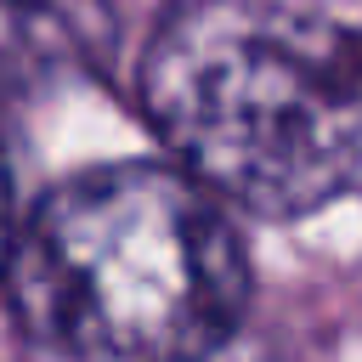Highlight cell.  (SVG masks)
Returning <instances> with one entry per match:
<instances>
[{
  "label": "cell",
  "instance_id": "7a4b0ae2",
  "mask_svg": "<svg viewBox=\"0 0 362 362\" xmlns=\"http://www.w3.org/2000/svg\"><path fill=\"white\" fill-rule=\"evenodd\" d=\"M23 328L74 362H204L249 305V255L181 164H102L62 181L6 260Z\"/></svg>",
  "mask_w": 362,
  "mask_h": 362
},
{
  "label": "cell",
  "instance_id": "3957f363",
  "mask_svg": "<svg viewBox=\"0 0 362 362\" xmlns=\"http://www.w3.org/2000/svg\"><path fill=\"white\" fill-rule=\"evenodd\" d=\"M11 243H17V209H11V175H6V158H0V272L11 260Z\"/></svg>",
  "mask_w": 362,
  "mask_h": 362
},
{
  "label": "cell",
  "instance_id": "6da1fadb",
  "mask_svg": "<svg viewBox=\"0 0 362 362\" xmlns=\"http://www.w3.org/2000/svg\"><path fill=\"white\" fill-rule=\"evenodd\" d=\"M141 113L221 204L294 221L362 181V23L305 0H170Z\"/></svg>",
  "mask_w": 362,
  "mask_h": 362
}]
</instances>
